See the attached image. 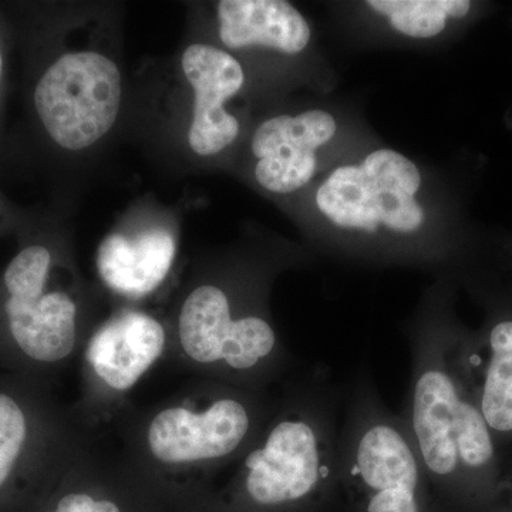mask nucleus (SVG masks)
<instances>
[{
	"instance_id": "9d476101",
	"label": "nucleus",
	"mask_w": 512,
	"mask_h": 512,
	"mask_svg": "<svg viewBox=\"0 0 512 512\" xmlns=\"http://www.w3.org/2000/svg\"><path fill=\"white\" fill-rule=\"evenodd\" d=\"M36 512H164L123 463L83 441L47 485Z\"/></svg>"
},
{
	"instance_id": "0eeeda50",
	"label": "nucleus",
	"mask_w": 512,
	"mask_h": 512,
	"mask_svg": "<svg viewBox=\"0 0 512 512\" xmlns=\"http://www.w3.org/2000/svg\"><path fill=\"white\" fill-rule=\"evenodd\" d=\"M170 330L160 319L121 309L92 330L80 353L82 397L73 407L89 431L123 419L128 397L161 360H167Z\"/></svg>"
},
{
	"instance_id": "1a4fd4ad",
	"label": "nucleus",
	"mask_w": 512,
	"mask_h": 512,
	"mask_svg": "<svg viewBox=\"0 0 512 512\" xmlns=\"http://www.w3.org/2000/svg\"><path fill=\"white\" fill-rule=\"evenodd\" d=\"M121 74L96 52L67 53L47 69L35 90V106L56 144L84 150L106 136L119 116Z\"/></svg>"
},
{
	"instance_id": "4468645a",
	"label": "nucleus",
	"mask_w": 512,
	"mask_h": 512,
	"mask_svg": "<svg viewBox=\"0 0 512 512\" xmlns=\"http://www.w3.org/2000/svg\"><path fill=\"white\" fill-rule=\"evenodd\" d=\"M175 254L177 242L165 229H150L136 237L111 234L97 251V272L111 292L138 301L164 284Z\"/></svg>"
},
{
	"instance_id": "7ed1b4c3",
	"label": "nucleus",
	"mask_w": 512,
	"mask_h": 512,
	"mask_svg": "<svg viewBox=\"0 0 512 512\" xmlns=\"http://www.w3.org/2000/svg\"><path fill=\"white\" fill-rule=\"evenodd\" d=\"M338 392L328 370L293 376L258 439L197 512H329L338 505Z\"/></svg>"
},
{
	"instance_id": "423d86ee",
	"label": "nucleus",
	"mask_w": 512,
	"mask_h": 512,
	"mask_svg": "<svg viewBox=\"0 0 512 512\" xmlns=\"http://www.w3.org/2000/svg\"><path fill=\"white\" fill-rule=\"evenodd\" d=\"M90 436L73 410L57 402L52 382L0 376V504L36 503Z\"/></svg>"
},
{
	"instance_id": "f3484780",
	"label": "nucleus",
	"mask_w": 512,
	"mask_h": 512,
	"mask_svg": "<svg viewBox=\"0 0 512 512\" xmlns=\"http://www.w3.org/2000/svg\"><path fill=\"white\" fill-rule=\"evenodd\" d=\"M0 76H2V53H0Z\"/></svg>"
},
{
	"instance_id": "f03ea898",
	"label": "nucleus",
	"mask_w": 512,
	"mask_h": 512,
	"mask_svg": "<svg viewBox=\"0 0 512 512\" xmlns=\"http://www.w3.org/2000/svg\"><path fill=\"white\" fill-rule=\"evenodd\" d=\"M276 396L197 379L120 420V458L164 512H197L274 412Z\"/></svg>"
},
{
	"instance_id": "6e6552de",
	"label": "nucleus",
	"mask_w": 512,
	"mask_h": 512,
	"mask_svg": "<svg viewBox=\"0 0 512 512\" xmlns=\"http://www.w3.org/2000/svg\"><path fill=\"white\" fill-rule=\"evenodd\" d=\"M419 168L394 150L373 151L357 165H342L316 192V205L326 220L343 231L375 235L380 228L410 235L424 225L417 202Z\"/></svg>"
},
{
	"instance_id": "f257e3e1",
	"label": "nucleus",
	"mask_w": 512,
	"mask_h": 512,
	"mask_svg": "<svg viewBox=\"0 0 512 512\" xmlns=\"http://www.w3.org/2000/svg\"><path fill=\"white\" fill-rule=\"evenodd\" d=\"M466 335L443 309L409 333L412 379L400 416L440 512L493 511L504 485L500 448L468 375Z\"/></svg>"
},
{
	"instance_id": "f8f14e48",
	"label": "nucleus",
	"mask_w": 512,
	"mask_h": 512,
	"mask_svg": "<svg viewBox=\"0 0 512 512\" xmlns=\"http://www.w3.org/2000/svg\"><path fill=\"white\" fill-rule=\"evenodd\" d=\"M183 70L195 93L190 146L200 156H214L238 137V120L224 109V103L241 90L244 70L235 57L208 45L188 47Z\"/></svg>"
},
{
	"instance_id": "dca6fc26",
	"label": "nucleus",
	"mask_w": 512,
	"mask_h": 512,
	"mask_svg": "<svg viewBox=\"0 0 512 512\" xmlns=\"http://www.w3.org/2000/svg\"><path fill=\"white\" fill-rule=\"evenodd\" d=\"M367 6L389 19L397 32L430 39L446 29L447 19H461L471 10L468 0H370Z\"/></svg>"
},
{
	"instance_id": "ddd939ff",
	"label": "nucleus",
	"mask_w": 512,
	"mask_h": 512,
	"mask_svg": "<svg viewBox=\"0 0 512 512\" xmlns=\"http://www.w3.org/2000/svg\"><path fill=\"white\" fill-rule=\"evenodd\" d=\"M464 357L478 407L498 448L512 443V311L468 333Z\"/></svg>"
},
{
	"instance_id": "9b49d317",
	"label": "nucleus",
	"mask_w": 512,
	"mask_h": 512,
	"mask_svg": "<svg viewBox=\"0 0 512 512\" xmlns=\"http://www.w3.org/2000/svg\"><path fill=\"white\" fill-rule=\"evenodd\" d=\"M336 130L335 117L319 109L264 121L252 138V153L258 158L256 181L275 194L305 187L318 168L316 151L335 137Z\"/></svg>"
},
{
	"instance_id": "39448f33",
	"label": "nucleus",
	"mask_w": 512,
	"mask_h": 512,
	"mask_svg": "<svg viewBox=\"0 0 512 512\" xmlns=\"http://www.w3.org/2000/svg\"><path fill=\"white\" fill-rule=\"evenodd\" d=\"M53 255L43 245L22 249L3 274L0 369L52 382L80 357L89 339L79 302L49 291Z\"/></svg>"
},
{
	"instance_id": "20e7f679",
	"label": "nucleus",
	"mask_w": 512,
	"mask_h": 512,
	"mask_svg": "<svg viewBox=\"0 0 512 512\" xmlns=\"http://www.w3.org/2000/svg\"><path fill=\"white\" fill-rule=\"evenodd\" d=\"M338 504L345 512H440L402 416L363 370L339 430Z\"/></svg>"
},
{
	"instance_id": "2eb2a0df",
	"label": "nucleus",
	"mask_w": 512,
	"mask_h": 512,
	"mask_svg": "<svg viewBox=\"0 0 512 512\" xmlns=\"http://www.w3.org/2000/svg\"><path fill=\"white\" fill-rule=\"evenodd\" d=\"M217 10L220 37L229 49L264 46L296 55L311 40L306 19L284 0H222Z\"/></svg>"
}]
</instances>
